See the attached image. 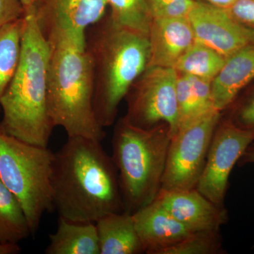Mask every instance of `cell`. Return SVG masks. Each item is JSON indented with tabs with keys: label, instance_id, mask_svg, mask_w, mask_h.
Returning <instances> with one entry per match:
<instances>
[{
	"label": "cell",
	"instance_id": "cb8c5ba5",
	"mask_svg": "<svg viewBox=\"0 0 254 254\" xmlns=\"http://www.w3.org/2000/svg\"><path fill=\"white\" fill-rule=\"evenodd\" d=\"M228 119L242 129L254 132V93L237 105Z\"/></svg>",
	"mask_w": 254,
	"mask_h": 254
},
{
	"label": "cell",
	"instance_id": "e0dca14e",
	"mask_svg": "<svg viewBox=\"0 0 254 254\" xmlns=\"http://www.w3.org/2000/svg\"><path fill=\"white\" fill-rule=\"evenodd\" d=\"M46 254H100L95 222L70 221L60 217L56 232L49 235Z\"/></svg>",
	"mask_w": 254,
	"mask_h": 254
},
{
	"label": "cell",
	"instance_id": "4316f807",
	"mask_svg": "<svg viewBox=\"0 0 254 254\" xmlns=\"http://www.w3.org/2000/svg\"><path fill=\"white\" fill-rule=\"evenodd\" d=\"M238 163H240V165L254 164V141L252 142L246 149L245 153L239 160Z\"/></svg>",
	"mask_w": 254,
	"mask_h": 254
},
{
	"label": "cell",
	"instance_id": "484cf974",
	"mask_svg": "<svg viewBox=\"0 0 254 254\" xmlns=\"http://www.w3.org/2000/svg\"><path fill=\"white\" fill-rule=\"evenodd\" d=\"M25 10L18 0H0V27L22 18Z\"/></svg>",
	"mask_w": 254,
	"mask_h": 254
},
{
	"label": "cell",
	"instance_id": "603a6c76",
	"mask_svg": "<svg viewBox=\"0 0 254 254\" xmlns=\"http://www.w3.org/2000/svg\"><path fill=\"white\" fill-rule=\"evenodd\" d=\"M224 252L220 230L192 232L163 254H217Z\"/></svg>",
	"mask_w": 254,
	"mask_h": 254
},
{
	"label": "cell",
	"instance_id": "ba28073f",
	"mask_svg": "<svg viewBox=\"0 0 254 254\" xmlns=\"http://www.w3.org/2000/svg\"><path fill=\"white\" fill-rule=\"evenodd\" d=\"M221 118V112L214 110L189 126L180 128L172 136L161 190L196 188L214 132Z\"/></svg>",
	"mask_w": 254,
	"mask_h": 254
},
{
	"label": "cell",
	"instance_id": "8fae6325",
	"mask_svg": "<svg viewBox=\"0 0 254 254\" xmlns=\"http://www.w3.org/2000/svg\"><path fill=\"white\" fill-rule=\"evenodd\" d=\"M195 41L225 58L254 43V29L237 21L227 9L194 0L187 15Z\"/></svg>",
	"mask_w": 254,
	"mask_h": 254
},
{
	"label": "cell",
	"instance_id": "f1b7e54d",
	"mask_svg": "<svg viewBox=\"0 0 254 254\" xmlns=\"http://www.w3.org/2000/svg\"><path fill=\"white\" fill-rule=\"evenodd\" d=\"M22 4L25 13L33 12L40 6L43 0H18Z\"/></svg>",
	"mask_w": 254,
	"mask_h": 254
},
{
	"label": "cell",
	"instance_id": "5b68a950",
	"mask_svg": "<svg viewBox=\"0 0 254 254\" xmlns=\"http://www.w3.org/2000/svg\"><path fill=\"white\" fill-rule=\"evenodd\" d=\"M172 135L167 125L145 130L123 118L115 125L113 159L118 170L125 211L133 214L156 198L162 182Z\"/></svg>",
	"mask_w": 254,
	"mask_h": 254
},
{
	"label": "cell",
	"instance_id": "f546056e",
	"mask_svg": "<svg viewBox=\"0 0 254 254\" xmlns=\"http://www.w3.org/2000/svg\"><path fill=\"white\" fill-rule=\"evenodd\" d=\"M18 244H7L0 245V254H16L21 252Z\"/></svg>",
	"mask_w": 254,
	"mask_h": 254
},
{
	"label": "cell",
	"instance_id": "4dcf8cb0",
	"mask_svg": "<svg viewBox=\"0 0 254 254\" xmlns=\"http://www.w3.org/2000/svg\"><path fill=\"white\" fill-rule=\"evenodd\" d=\"M200 1H205L223 9H228L235 2V0H200Z\"/></svg>",
	"mask_w": 254,
	"mask_h": 254
},
{
	"label": "cell",
	"instance_id": "7402d4cb",
	"mask_svg": "<svg viewBox=\"0 0 254 254\" xmlns=\"http://www.w3.org/2000/svg\"><path fill=\"white\" fill-rule=\"evenodd\" d=\"M107 2L114 22L148 36L153 17L145 0H107Z\"/></svg>",
	"mask_w": 254,
	"mask_h": 254
},
{
	"label": "cell",
	"instance_id": "d4e9b609",
	"mask_svg": "<svg viewBox=\"0 0 254 254\" xmlns=\"http://www.w3.org/2000/svg\"><path fill=\"white\" fill-rule=\"evenodd\" d=\"M227 10L237 21L254 29V0H235Z\"/></svg>",
	"mask_w": 254,
	"mask_h": 254
},
{
	"label": "cell",
	"instance_id": "ac0fdd59",
	"mask_svg": "<svg viewBox=\"0 0 254 254\" xmlns=\"http://www.w3.org/2000/svg\"><path fill=\"white\" fill-rule=\"evenodd\" d=\"M176 92L178 106L177 131L215 110L212 101L211 82L177 73Z\"/></svg>",
	"mask_w": 254,
	"mask_h": 254
},
{
	"label": "cell",
	"instance_id": "9a60e30c",
	"mask_svg": "<svg viewBox=\"0 0 254 254\" xmlns=\"http://www.w3.org/2000/svg\"><path fill=\"white\" fill-rule=\"evenodd\" d=\"M254 79V43L227 58L211 83L213 108L224 111L237 99V95Z\"/></svg>",
	"mask_w": 254,
	"mask_h": 254
},
{
	"label": "cell",
	"instance_id": "277c9868",
	"mask_svg": "<svg viewBox=\"0 0 254 254\" xmlns=\"http://www.w3.org/2000/svg\"><path fill=\"white\" fill-rule=\"evenodd\" d=\"M49 45L48 108L53 127L63 128L68 137L102 142L105 132L95 118L93 64L86 41L63 40Z\"/></svg>",
	"mask_w": 254,
	"mask_h": 254
},
{
	"label": "cell",
	"instance_id": "d6986e66",
	"mask_svg": "<svg viewBox=\"0 0 254 254\" xmlns=\"http://www.w3.org/2000/svg\"><path fill=\"white\" fill-rule=\"evenodd\" d=\"M31 235L24 210L0 180V245L18 244Z\"/></svg>",
	"mask_w": 254,
	"mask_h": 254
},
{
	"label": "cell",
	"instance_id": "52a82bcc",
	"mask_svg": "<svg viewBox=\"0 0 254 254\" xmlns=\"http://www.w3.org/2000/svg\"><path fill=\"white\" fill-rule=\"evenodd\" d=\"M177 79L174 68H145L125 97L127 110L124 120L145 130L165 124L173 136L178 129Z\"/></svg>",
	"mask_w": 254,
	"mask_h": 254
},
{
	"label": "cell",
	"instance_id": "6da1fadb",
	"mask_svg": "<svg viewBox=\"0 0 254 254\" xmlns=\"http://www.w3.org/2000/svg\"><path fill=\"white\" fill-rule=\"evenodd\" d=\"M51 183L54 208L70 221L95 222L125 211L118 170L101 142L68 137L54 153Z\"/></svg>",
	"mask_w": 254,
	"mask_h": 254
},
{
	"label": "cell",
	"instance_id": "30bf717a",
	"mask_svg": "<svg viewBox=\"0 0 254 254\" xmlns=\"http://www.w3.org/2000/svg\"><path fill=\"white\" fill-rule=\"evenodd\" d=\"M108 6L107 0H43L33 12L48 43L86 41L88 28L104 17Z\"/></svg>",
	"mask_w": 254,
	"mask_h": 254
},
{
	"label": "cell",
	"instance_id": "83f0119b",
	"mask_svg": "<svg viewBox=\"0 0 254 254\" xmlns=\"http://www.w3.org/2000/svg\"><path fill=\"white\" fill-rule=\"evenodd\" d=\"M145 1L148 4L152 14L156 10L163 7L165 5L176 2V1H183V0H145Z\"/></svg>",
	"mask_w": 254,
	"mask_h": 254
},
{
	"label": "cell",
	"instance_id": "44dd1931",
	"mask_svg": "<svg viewBox=\"0 0 254 254\" xmlns=\"http://www.w3.org/2000/svg\"><path fill=\"white\" fill-rule=\"evenodd\" d=\"M23 16L0 27V101L19 64L24 26Z\"/></svg>",
	"mask_w": 254,
	"mask_h": 254
},
{
	"label": "cell",
	"instance_id": "8992f818",
	"mask_svg": "<svg viewBox=\"0 0 254 254\" xmlns=\"http://www.w3.org/2000/svg\"><path fill=\"white\" fill-rule=\"evenodd\" d=\"M54 153L8 134L0 123V180L14 193L26 214L31 235L53 205L51 177Z\"/></svg>",
	"mask_w": 254,
	"mask_h": 254
},
{
	"label": "cell",
	"instance_id": "ffe728a7",
	"mask_svg": "<svg viewBox=\"0 0 254 254\" xmlns=\"http://www.w3.org/2000/svg\"><path fill=\"white\" fill-rule=\"evenodd\" d=\"M226 60L218 52L195 41L177 60L174 68L180 74L195 76L212 83Z\"/></svg>",
	"mask_w": 254,
	"mask_h": 254
},
{
	"label": "cell",
	"instance_id": "7a4b0ae2",
	"mask_svg": "<svg viewBox=\"0 0 254 254\" xmlns=\"http://www.w3.org/2000/svg\"><path fill=\"white\" fill-rule=\"evenodd\" d=\"M19 64L0 101L1 125L8 134L48 147L53 127L48 108L50 47L34 12L25 13Z\"/></svg>",
	"mask_w": 254,
	"mask_h": 254
},
{
	"label": "cell",
	"instance_id": "9c48e42d",
	"mask_svg": "<svg viewBox=\"0 0 254 254\" xmlns=\"http://www.w3.org/2000/svg\"><path fill=\"white\" fill-rule=\"evenodd\" d=\"M253 141L254 132L242 129L228 118H221L195 189L213 203L224 205L232 169Z\"/></svg>",
	"mask_w": 254,
	"mask_h": 254
},
{
	"label": "cell",
	"instance_id": "4fadbf2b",
	"mask_svg": "<svg viewBox=\"0 0 254 254\" xmlns=\"http://www.w3.org/2000/svg\"><path fill=\"white\" fill-rule=\"evenodd\" d=\"M132 215L147 254H163L193 232L155 200Z\"/></svg>",
	"mask_w": 254,
	"mask_h": 254
},
{
	"label": "cell",
	"instance_id": "3957f363",
	"mask_svg": "<svg viewBox=\"0 0 254 254\" xmlns=\"http://www.w3.org/2000/svg\"><path fill=\"white\" fill-rule=\"evenodd\" d=\"M86 45L93 64L95 118L105 128L115 123L120 103L148 67L149 40L108 15L88 28Z\"/></svg>",
	"mask_w": 254,
	"mask_h": 254
},
{
	"label": "cell",
	"instance_id": "5bb4252c",
	"mask_svg": "<svg viewBox=\"0 0 254 254\" xmlns=\"http://www.w3.org/2000/svg\"><path fill=\"white\" fill-rule=\"evenodd\" d=\"M150 55L148 67L174 68L195 42L189 18H153L149 34Z\"/></svg>",
	"mask_w": 254,
	"mask_h": 254
},
{
	"label": "cell",
	"instance_id": "7c38bea8",
	"mask_svg": "<svg viewBox=\"0 0 254 254\" xmlns=\"http://www.w3.org/2000/svg\"><path fill=\"white\" fill-rule=\"evenodd\" d=\"M154 200L193 232L220 230L228 220L224 205L213 203L196 189L161 190Z\"/></svg>",
	"mask_w": 254,
	"mask_h": 254
},
{
	"label": "cell",
	"instance_id": "2e32d148",
	"mask_svg": "<svg viewBox=\"0 0 254 254\" xmlns=\"http://www.w3.org/2000/svg\"><path fill=\"white\" fill-rule=\"evenodd\" d=\"M100 254H141L144 249L133 215L128 212L108 214L95 222Z\"/></svg>",
	"mask_w": 254,
	"mask_h": 254
}]
</instances>
